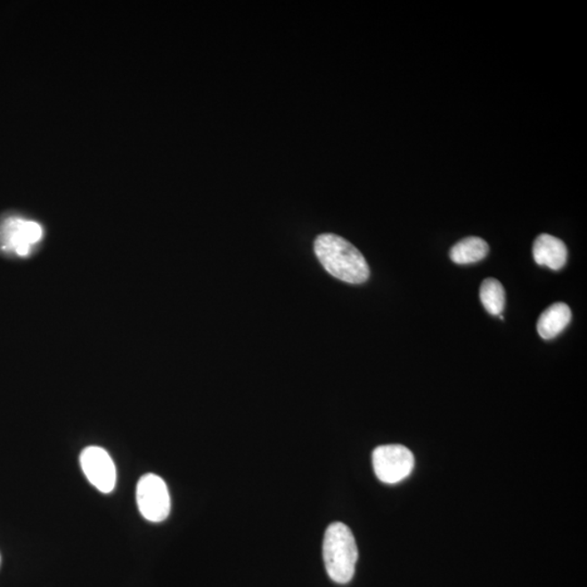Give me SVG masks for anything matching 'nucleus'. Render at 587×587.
<instances>
[{
    "label": "nucleus",
    "mask_w": 587,
    "mask_h": 587,
    "mask_svg": "<svg viewBox=\"0 0 587 587\" xmlns=\"http://www.w3.org/2000/svg\"><path fill=\"white\" fill-rule=\"evenodd\" d=\"M533 257L537 265L557 271L567 264L568 249L564 241L555 236L542 234L533 245Z\"/></svg>",
    "instance_id": "obj_7"
},
{
    "label": "nucleus",
    "mask_w": 587,
    "mask_h": 587,
    "mask_svg": "<svg viewBox=\"0 0 587 587\" xmlns=\"http://www.w3.org/2000/svg\"><path fill=\"white\" fill-rule=\"evenodd\" d=\"M314 253L330 275L349 284H362L370 269L363 255L348 241L335 234H322L314 241Z\"/></svg>",
    "instance_id": "obj_1"
},
{
    "label": "nucleus",
    "mask_w": 587,
    "mask_h": 587,
    "mask_svg": "<svg viewBox=\"0 0 587 587\" xmlns=\"http://www.w3.org/2000/svg\"><path fill=\"white\" fill-rule=\"evenodd\" d=\"M136 501L143 517L151 522L165 521L170 514L171 498L164 478L146 475L137 483Z\"/></svg>",
    "instance_id": "obj_4"
},
{
    "label": "nucleus",
    "mask_w": 587,
    "mask_h": 587,
    "mask_svg": "<svg viewBox=\"0 0 587 587\" xmlns=\"http://www.w3.org/2000/svg\"><path fill=\"white\" fill-rule=\"evenodd\" d=\"M43 236V226L38 222L9 216L0 224V249L18 257H28Z\"/></svg>",
    "instance_id": "obj_3"
},
{
    "label": "nucleus",
    "mask_w": 587,
    "mask_h": 587,
    "mask_svg": "<svg viewBox=\"0 0 587 587\" xmlns=\"http://www.w3.org/2000/svg\"><path fill=\"white\" fill-rule=\"evenodd\" d=\"M488 245L480 238L463 239L451 249V259L457 265L476 264L485 259L488 254Z\"/></svg>",
    "instance_id": "obj_9"
},
{
    "label": "nucleus",
    "mask_w": 587,
    "mask_h": 587,
    "mask_svg": "<svg viewBox=\"0 0 587 587\" xmlns=\"http://www.w3.org/2000/svg\"><path fill=\"white\" fill-rule=\"evenodd\" d=\"M572 314L568 305L556 303L541 314L537 322V332L544 339H552L564 330L571 322Z\"/></svg>",
    "instance_id": "obj_8"
},
{
    "label": "nucleus",
    "mask_w": 587,
    "mask_h": 587,
    "mask_svg": "<svg viewBox=\"0 0 587 587\" xmlns=\"http://www.w3.org/2000/svg\"><path fill=\"white\" fill-rule=\"evenodd\" d=\"M323 560L330 579L337 583H348L353 579L358 560L356 540L342 522H334L325 531Z\"/></svg>",
    "instance_id": "obj_2"
},
{
    "label": "nucleus",
    "mask_w": 587,
    "mask_h": 587,
    "mask_svg": "<svg viewBox=\"0 0 587 587\" xmlns=\"http://www.w3.org/2000/svg\"><path fill=\"white\" fill-rule=\"evenodd\" d=\"M372 462L379 481L387 485H396L412 472L414 457L403 445H384L374 450Z\"/></svg>",
    "instance_id": "obj_5"
},
{
    "label": "nucleus",
    "mask_w": 587,
    "mask_h": 587,
    "mask_svg": "<svg viewBox=\"0 0 587 587\" xmlns=\"http://www.w3.org/2000/svg\"><path fill=\"white\" fill-rule=\"evenodd\" d=\"M80 461L84 475L98 491L105 494L113 491L117 471L110 453L102 447L91 446L82 452Z\"/></svg>",
    "instance_id": "obj_6"
},
{
    "label": "nucleus",
    "mask_w": 587,
    "mask_h": 587,
    "mask_svg": "<svg viewBox=\"0 0 587 587\" xmlns=\"http://www.w3.org/2000/svg\"><path fill=\"white\" fill-rule=\"evenodd\" d=\"M480 298L488 314L501 315L504 312L506 295L500 281L492 278L483 281Z\"/></svg>",
    "instance_id": "obj_10"
}]
</instances>
